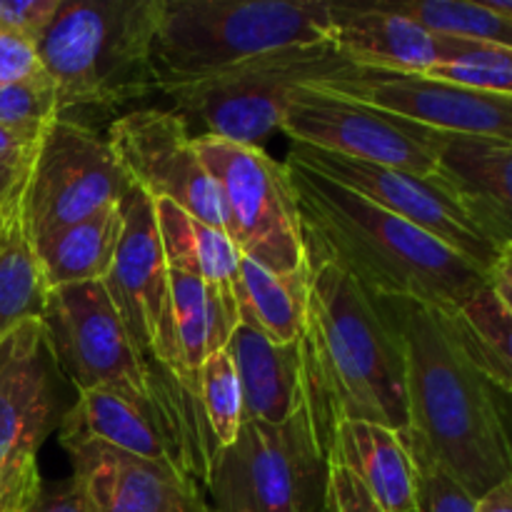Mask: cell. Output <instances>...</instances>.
I'll return each instance as SVG.
<instances>
[{
	"mask_svg": "<svg viewBox=\"0 0 512 512\" xmlns=\"http://www.w3.org/2000/svg\"><path fill=\"white\" fill-rule=\"evenodd\" d=\"M380 300L405 358L410 455L453 475L475 500L512 478L485 353L460 310L408 298Z\"/></svg>",
	"mask_w": 512,
	"mask_h": 512,
	"instance_id": "cell-1",
	"label": "cell"
},
{
	"mask_svg": "<svg viewBox=\"0 0 512 512\" xmlns=\"http://www.w3.org/2000/svg\"><path fill=\"white\" fill-rule=\"evenodd\" d=\"M303 390L325 453L350 420L408 430L405 358L393 320L310 240Z\"/></svg>",
	"mask_w": 512,
	"mask_h": 512,
	"instance_id": "cell-2",
	"label": "cell"
},
{
	"mask_svg": "<svg viewBox=\"0 0 512 512\" xmlns=\"http://www.w3.org/2000/svg\"><path fill=\"white\" fill-rule=\"evenodd\" d=\"M305 238L373 298H408L460 310L490 275L408 220L288 158Z\"/></svg>",
	"mask_w": 512,
	"mask_h": 512,
	"instance_id": "cell-3",
	"label": "cell"
},
{
	"mask_svg": "<svg viewBox=\"0 0 512 512\" xmlns=\"http://www.w3.org/2000/svg\"><path fill=\"white\" fill-rule=\"evenodd\" d=\"M160 0H63L35 43L60 115L115 110L158 93L153 40Z\"/></svg>",
	"mask_w": 512,
	"mask_h": 512,
	"instance_id": "cell-4",
	"label": "cell"
},
{
	"mask_svg": "<svg viewBox=\"0 0 512 512\" xmlns=\"http://www.w3.org/2000/svg\"><path fill=\"white\" fill-rule=\"evenodd\" d=\"M330 33L325 0H160L153 40L158 93L273 50L328 43Z\"/></svg>",
	"mask_w": 512,
	"mask_h": 512,
	"instance_id": "cell-5",
	"label": "cell"
},
{
	"mask_svg": "<svg viewBox=\"0 0 512 512\" xmlns=\"http://www.w3.org/2000/svg\"><path fill=\"white\" fill-rule=\"evenodd\" d=\"M353 68L333 43H310L273 50L208 75L195 83L160 90L193 138L213 135L238 145L263 148L280 130L290 95L320 88Z\"/></svg>",
	"mask_w": 512,
	"mask_h": 512,
	"instance_id": "cell-6",
	"label": "cell"
},
{
	"mask_svg": "<svg viewBox=\"0 0 512 512\" xmlns=\"http://www.w3.org/2000/svg\"><path fill=\"white\" fill-rule=\"evenodd\" d=\"M330 460L308 403L285 423L245 420L233 445L220 450L203 490L213 512H325Z\"/></svg>",
	"mask_w": 512,
	"mask_h": 512,
	"instance_id": "cell-7",
	"label": "cell"
},
{
	"mask_svg": "<svg viewBox=\"0 0 512 512\" xmlns=\"http://www.w3.org/2000/svg\"><path fill=\"white\" fill-rule=\"evenodd\" d=\"M195 148L223 195L225 233L238 253L273 273L308 270V240L288 165L263 148L213 135L195 138Z\"/></svg>",
	"mask_w": 512,
	"mask_h": 512,
	"instance_id": "cell-8",
	"label": "cell"
},
{
	"mask_svg": "<svg viewBox=\"0 0 512 512\" xmlns=\"http://www.w3.org/2000/svg\"><path fill=\"white\" fill-rule=\"evenodd\" d=\"M60 380L40 320L0 343V512H25L43 490L40 448L68 410Z\"/></svg>",
	"mask_w": 512,
	"mask_h": 512,
	"instance_id": "cell-9",
	"label": "cell"
},
{
	"mask_svg": "<svg viewBox=\"0 0 512 512\" xmlns=\"http://www.w3.org/2000/svg\"><path fill=\"white\" fill-rule=\"evenodd\" d=\"M133 188L108 138L83 120L58 115L40 133L20 188L30 243L118 208Z\"/></svg>",
	"mask_w": 512,
	"mask_h": 512,
	"instance_id": "cell-10",
	"label": "cell"
},
{
	"mask_svg": "<svg viewBox=\"0 0 512 512\" xmlns=\"http://www.w3.org/2000/svg\"><path fill=\"white\" fill-rule=\"evenodd\" d=\"M280 130L293 143L415 175L438 173L445 140L418 120L323 88L295 90Z\"/></svg>",
	"mask_w": 512,
	"mask_h": 512,
	"instance_id": "cell-11",
	"label": "cell"
},
{
	"mask_svg": "<svg viewBox=\"0 0 512 512\" xmlns=\"http://www.w3.org/2000/svg\"><path fill=\"white\" fill-rule=\"evenodd\" d=\"M288 158L408 220L488 275L498 263L500 250L480 233L460 200L435 175H415L408 170L363 163L303 143H293Z\"/></svg>",
	"mask_w": 512,
	"mask_h": 512,
	"instance_id": "cell-12",
	"label": "cell"
},
{
	"mask_svg": "<svg viewBox=\"0 0 512 512\" xmlns=\"http://www.w3.org/2000/svg\"><path fill=\"white\" fill-rule=\"evenodd\" d=\"M105 138L130 183L150 200H170L203 223L225 230L218 183L205 168L193 133L173 110H130L110 123Z\"/></svg>",
	"mask_w": 512,
	"mask_h": 512,
	"instance_id": "cell-13",
	"label": "cell"
},
{
	"mask_svg": "<svg viewBox=\"0 0 512 512\" xmlns=\"http://www.w3.org/2000/svg\"><path fill=\"white\" fill-rule=\"evenodd\" d=\"M103 285L135 348L183 380L175 343L170 268L160 243L155 203L138 188L123 200V235Z\"/></svg>",
	"mask_w": 512,
	"mask_h": 512,
	"instance_id": "cell-14",
	"label": "cell"
},
{
	"mask_svg": "<svg viewBox=\"0 0 512 512\" xmlns=\"http://www.w3.org/2000/svg\"><path fill=\"white\" fill-rule=\"evenodd\" d=\"M320 88L400 113L440 133L512 143V95L360 65L335 75Z\"/></svg>",
	"mask_w": 512,
	"mask_h": 512,
	"instance_id": "cell-15",
	"label": "cell"
},
{
	"mask_svg": "<svg viewBox=\"0 0 512 512\" xmlns=\"http://www.w3.org/2000/svg\"><path fill=\"white\" fill-rule=\"evenodd\" d=\"M98 512H213L203 488L165 463L103 443L65 445Z\"/></svg>",
	"mask_w": 512,
	"mask_h": 512,
	"instance_id": "cell-16",
	"label": "cell"
},
{
	"mask_svg": "<svg viewBox=\"0 0 512 512\" xmlns=\"http://www.w3.org/2000/svg\"><path fill=\"white\" fill-rule=\"evenodd\" d=\"M330 40L360 68L425 75L430 68L468 53L475 43L430 33L398 13L373 3H330Z\"/></svg>",
	"mask_w": 512,
	"mask_h": 512,
	"instance_id": "cell-17",
	"label": "cell"
},
{
	"mask_svg": "<svg viewBox=\"0 0 512 512\" xmlns=\"http://www.w3.org/2000/svg\"><path fill=\"white\" fill-rule=\"evenodd\" d=\"M60 445L103 443L138 458L165 463L200 485L198 465L183 435L163 415L130 403L110 390H83L65 410L58 428Z\"/></svg>",
	"mask_w": 512,
	"mask_h": 512,
	"instance_id": "cell-18",
	"label": "cell"
},
{
	"mask_svg": "<svg viewBox=\"0 0 512 512\" xmlns=\"http://www.w3.org/2000/svg\"><path fill=\"white\" fill-rule=\"evenodd\" d=\"M435 178L500 253L512 248V143L445 133Z\"/></svg>",
	"mask_w": 512,
	"mask_h": 512,
	"instance_id": "cell-19",
	"label": "cell"
},
{
	"mask_svg": "<svg viewBox=\"0 0 512 512\" xmlns=\"http://www.w3.org/2000/svg\"><path fill=\"white\" fill-rule=\"evenodd\" d=\"M225 350L243 390L245 420L285 423L305 400L303 340L273 343L265 335L238 325Z\"/></svg>",
	"mask_w": 512,
	"mask_h": 512,
	"instance_id": "cell-20",
	"label": "cell"
},
{
	"mask_svg": "<svg viewBox=\"0 0 512 512\" xmlns=\"http://www.w3.org/2000/svg\"><path fill=\"white\" fill-rule=\"evenodd\" d=\"M328 460L353 470L383 512H415V463L398 430L350 420L335 433Z\"/></svg>",
	"mask_w": 512,
	"mask_h": 512,
	"instance_id": "cell-21",
	"label": "cell"
},
{
	"mask_svg": "<svg viewBox=\"0 0 512 512\" xmlns=\"http://www.w3.org/2000/svg\"><path fill=\"white\" fill-rule=\"evenodd\" d=\"M153 203L168 268L203 280L223 298L228 308L238 313L235 283H238L243 255L230 243L228 233L185 213L170 200H153Z\"/></svg>",
	"mask_w": 512,
	"mask_h": 512,
	"instance_id": "cell-22",
	"label": "cell"
},
{
	"mask_svg": "<svg viewBox=\"0 0 512 512\" xmlns=\"http://www.w3.org/2000/svg\"><path fill=\"white\" fill-rule=\"evenodd\" d=\"M123 235V203L83 223L55 230L48 238L33 243L48 288L100 283L113 268Z\"/></svg>",
	"mask_w": 512,
	"mask_h": 512,
	"instance_id": "cell-23",
	"label": "cell"
},
{
	"mask_svg": "<svg viewBox=\"0 0 512 512\" xmlns=\"http://www.w3.org/2000/svg\"><path fill=\"white\" fill-rule=\"evenodd\" d=\"M238 320L273 343L303 340L308 315V270L273 273L253 260H240L235 283Z\"/></svg>",
	"mask_w": 512,
	"mask_h": 512,
	"instance_id": "cell-24",
	"label": "cell"
},
{
	"mask_svg": "<svg viewBox=\"0 0 512 512\" xmlns=\"http://www.w3.org/2000/svg\"><path fill=\"white\" fill-rule=\"evenodd\" d=\"M170 298H173L175 343H178L180 375L195 385L200 365L228 345L240 320L233 308L223 303L215 290L193 275L170 270Z\"/></svg>",
	"mask_w": 512,
	"mask_h": 512,
	"instance_id": "cell-25",
	"label": "cell"
},
{
	"mask_svg": "<svg viewBox=\"0 0 512 512\" xmlns=\"http://www.w3.org/2000/svg\"><path fill=\"white\" fill-rule=\"evenodd\" d=\"M48 290L25 230L18 190L3 210V223H0V343L18 325L43 318Z\"/></svg>",
	"mask_w": 512,
	"mask_h": 512,
	"instance_id": "cell-26",
	"label": "cell"
},
{
	"mask_svg": "<svg viewBox=\"0 0 512 512\" xmlns=\"http://www.w3.org/2000/svg\"><path fill=\"white\" fill-rule=\"evenodd\" d=\"M385 10L410 18L430 33L512 48V20L488 3L470 0H378Z\"/></svg>",
	"mask_w": 512,
	"mask_h": 512,
	"instance_id": "cell-27",
	"label": "cell"
},
{
	"mask_svg": "<svg viewBox=\"0 0 512 512\" xmlns=\"http://www.w3.org/2000/svg\"><path fill=\"white\" fill-rule=\"evenodd\" d=\"M195 388H198V405L200 415H203V425L208 430V438L213 443L215 453H220V450L235 443L245 423L243 390H240L238 373H235L228 350L210 355L200 365L198 375H195Z\"/></svg>",
	"mask_w": 512,
	"mask_h": 512,
	"instance_id": "cell-28",
	"label": "cell"
},
{
	"mask_svg": "<svg viewBox=\"0 0 512 512\" xmlns=\"http://www.w3.org/2000/svg\"><path fill=\"white\" fill-rule=\"evenodd\" d=\"M468 328L478 335L493 363V385L512 390V313L500 303L490 283L460 308Z\"/></svg>",
	"mask_w": 512,
	"mask_h": 512,
	"instance_id": "cell-29",
	"label": "cell"
},
{
	"mask_svg": "<svg viewBox=\"0 0 512 512\" xmlns=\"http://www.w3.org/2000/svg\"><path fill=\"white\" fill-rule=\"evenodd\" d=\"M60 115L58 93L48 75L0 85V125L23 138L38 140L40 133Z\"/></svg>",
	"mask_w": 512,
	"mask_h": 512,
	"instance_id": "cell-30",
	"label": "cell"
},
{
	"mask_svg": "<svg viewBox=\"0 0 512 512\" xmlns=\"http://www.w3.org/2000/svg\"><path fill=\"white\" fill-rule=\"evenodd\" d=\"M428 78L488 93L512 95V48L490 43H475L460 58L430 68Z\"/></svg>",
	"mask_w": 512,
	"mask_h": 512,
	"instance_id": "cell-31",
	"label": "cell"
},
{
	"mask_svg": "<svg viewBox=\"0 0 512 512\" xmlns=\"http://www.w3.org/2000/svg\"><path fill=\"white\" fill-rule=\"evenodd\" d=\"M415 512H478V500L440 465L425 458H415Z\"/></svg>",
	"mask_w": 512,
	"mask_h": 512,
	"instance_id": "cell-32",
	"label": "cell"
},
{
	"mask_svg": "<svg viewBox=\"0 0 512 512\" xmlns=\"http://www.w3.org/2000/svg\"><path fill=\"white\" fill-rule=\"evenodd\" d=\"M63 0H0V28L38 43Z\"/></svg>",
	"mask_w": 512,
	"mask_h": 512,
	"instance_id": "cell-33",
	"label": "cell"
},
{
	"mask_svg": "<svg viewBox=\"0 0 512 512\" xmlns=\"http://www.w3.org/2000/svg\"><path fill=\"white\" fill-rule=\"evenodd\" d=\"M38 50L30 40L0 28V85L23 83L43 75Z\"/></svg>",
	"mask_w": 512,
	"mask_h": 512,
	"instance_id": "cell-34",
	"label": "cell"
},
{
	"mask_svg": "<svg viewBox=\"0 0 512 512\" xmlns=\"http://www.w3.org/2000/svg\"><path fill=\"white\" fill-rule=\"evenodd\" d=\"M325 512H383L378 508L358 475L345 468L343 463L330 460L328 475V510Z\"/></svg>",
	"mask_w": 512,
	"mask_h": 512,
	"instance_id": "cell-35",
	"label": "cell"
},
{
	"mask_svg": "<svg viewBox=\"0 0 512 512\" xmlns=\"http://www.w3.org/2000/svg\"><path fill=\"white\" fill-rule=\"evenodd\" d=\"M25 512H98L88 488L78 475H70L63 483L43 485L38 498Z\"/></svg>",
	"mask_w": 512,
	"mask_h": 512,
	"instance_id": "cell-36",
	"label": "cell"
},
{
	"mask_svg": "<svg viewBox=\"0 0 512 512\" xmlns=\"http://www.w3.org/2000/svg\"><path fill=\"white\" fill-rule=\"evenodd\" d=\"M35 145H38V140L23 138V135L13 133V130L0 125V160H3V163L28 168L30 160H33Z\"/></svg>",
	"mask_w": 512,
	"mask_h": 512,
	"instance_id": "cell-37",
	"label": "cell"
},
{
	"mask_svg": "<svg viewBox=\"0 0 512 512\" xmlns=\"http://www.w3.org/2000/svg\"><path fill=\"white\" fill-rule=\"evenodd\" d=\"M490 288L500 298V303L512 313V248H505L500 253L498 263L490 270Z\"/></svg>",
	"mask_w": 512,
	"mask_h": 512,
	"instance_id": "cell-38",
	"label": "cell"
},
{
	"mask_svg": "<svg viewBox=\"0 0 512 512\" xmlns=\"http://www.w3.org/2000/svg\"><path fill=\"white\" fill-rule=\"evenodd\" d=\"M25 173L28 168H18V165H8L0 160V213L10 205V200L15 198V193L23 185Z\"/></svg>",
	"mask_w": 512,
	"mask_h": 512,
	"instance_id": "cell-39",
	"label": "cell"
},
{
	"mask_svg": "<svg viewBox=\"0 0 512 512\" xmlns=\"http://www.w3.org/2000/svg\"><path fill=\"white\" fill-rule=\"evenodd\" d=\"M478 512H512V478L488 490L478 500Z\"/></svg>",
	"mask_w": 512,
	"mask_h": 512,
	"instance_id": "cell-40",
	"label": "cell"
},
{
	"mask_svg": "<svg viewBox=\"0 0 512 512\" xmlns=\"http://www.w3.org/2000/svg\"><path fill=\"white\" fill-rule=\"evenodd\" d=\"M493 400L495 408H498L500 423H503L505 440H508V450L512 458V390H503L498 385H493Z\"/></svg>",
	"mask_w": 512,
	"mask_h": 512,
	"instance_id": "cell-41",
	"label": "cell"
},
{
	"mask_svg": "<svg viewBox=\"0 0 512 512\" xmlns=\"http://www.w3.org/2000/svg\"><path fill=\"white\" fill-rule=\"evenodd\" d=\"M0 223H3V213H0Z\"/></svg>",
	"mask_w": 512,
	"mask_h": 512,
	"instance_id": "cell-42",
	"label": "cell"
}]
</instances>
